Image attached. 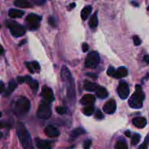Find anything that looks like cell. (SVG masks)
<instances>
[{"mask_svg":"<svg viewBox=\"0 0 149 149\" xmlns=\"http://www.w3.org/2000/svg\"><path fill=\"white\" fill-rule=\"evenodd\" d=\"M17 135L24 149H35L29 131L21 122L17 124Z\"/></svg>","mask_w":149,"mask_h":149,"instance_id":"6da1fadb","label":"cell"},{"mask_svg":"<svg viewBox=\"0 0 149 149\" xmlns=\"http://www.w3.org/2000/svg\"><path fill=\"white\" fill-rule=\"evenodd\" d=\"M31 108V103L29 99L25 97H20L16 100L15 104L14 112L19 118H23L29 113Z\"/></svg>","mask_w":149,"mask_h":149,"instance_id":"7a4b0ae2","label":"cell"},{"mask_svg":"<svg viewBox=\"0 0 149 149\" xmlns=\"http://www.w3.org/2000/svg\"><path fill=\"white\" fill-rule=\"evenodd\" d=\"M145 95L143 92L142 88L140 85L137 84L135 87V92L129 99V105L131 108L135 109H139L143 107Z\"/></svg>","mask_w":149,"mask_h":149,"instance_id":"3957f363","label":"cell"},{"mask_svg":"<svg viewBox=\"0 0 149 149\" xmlns=\"http://www.w3.org/2000/svg\"><path fill=\"white\" fill-rule=\"evenodd\" d=\"M61 77L63 81L67 83V90H68V95L71 99H73L75 97V89H74V83L71 77V72L68 69L66 66H63L61 70Z\"/></svg>","mask_w":149,"mask_h":149,"instance_id":"277c9868","label":"cell"},{"mask_svg":"<svg viewBox=\"0 0 149 149\" xmlns=\"http://www.w3.org/2000/svg\"><path fill=\"white\" fill-rule=\"evenodd\" d=\"M5 25L10 30V33H12V35L15 36V37H20V36L24 35L26 33V29H25L24 26L19 24L18 23L14 21V20H6Z\"/></svg>","mask_w":149,"mask_h":149,"instance_id":"5b68a950","label":"cell"},{"mask_svg":"<svg viewBox=\"0 0 149 149\" xmlns=\"http://www.w3.org/2000/svg\"><path fill=\"white\" fill-rule=\"evenodd\" d=\"M100 62V55L96 51H92L87 55L85 59V66L88 68H95Z\"/></svg>","mask_w":149,"mask_h":149,"instance_id":"8992f818","label":"cell"},{"mask_svg":"<svg viewBox=\"0 0 149 149\" xmlns=\"http://www.w3.org/2000/svg\"><path fill=\"white\" fill-rule=\"evenodd\" d=\"M51 114H52V110L49 103L42 101L39 105L36 112L37 117L41 119H47L50 117Z\"/></svg>","mask_w":149,"mask_h":149,"instance_id":"52a82bcc","label":"cell"},{"mask_svg":"<svg viewBox=\"0 0 149 149\" xmlns=\"http://www.w3.org/2000/svg\"><path fill=\"white\" fill-rule=\"evenodd\" d=\"M41 20H42V17L36 14L31 13L27 15L26 18V26L29 30H36L39 27Z\"/></svg>","mask_w":149,"mask_h":149,"instance_id":"ba28073f","label":"cell"},{"mask_svg":"<svg viewBox=\"0 0 149 149\" xmlns=\"http://www.w3.org/2000/svg\"><path fill=\"white\" fill-rule=\"evenodd\" d=\"M117 93L120 98L122 100L127 98L130 94V89L129 86L125 81H120L117 87Z\"/></svg>","mask_w":149,"mask_h":149,"instance_id":"9c48e42d","label":"cell"},{"mask_svg":"<svg viewBox=\"0 0 149 149\" xmlns=\"http://www.w3.org/2000/svg\"><path fill=\"white\" fill-rule=\"evenodd\" d=\"M42 97L44 99L43 101L46 102L47 103H50L54 101L55 100V96H54L53 92L49 87L47 86H44L42 89Z\"/></svg>","mask_w":149,"mask_h":149,"instance_id":"30bf717a","label":"cell"},{"mask_svg":"<svg viewBox=\"0 0 149 149\" xmlns=\"http://www.w3.org/2000/svg\"><path fill=\"white\" fill-rule=\"evenodd\" d=\"M103 111L107 114H112L116 110V101L113 99L108 100L104 104L103 107Z\"/></svg>","mask_w":149,"mask_h":149,"instance_id":"8fae6325","label":"cell"},{"mask_svg":"<svg viewBox=\"0 0 149 149\" xmlns=\"http://www.w3.org/2000/svg\"><path fill=\"white\" fill-rule=\"evenodd\" d=\"M44 132H45V135H47V136H48L49 138H57V137H58L60 135V130L58 129V128H56L55 127L52 126V125H48V126H47L45 128V130H44Z\"/></svg>","mask_w":149,"mask_h":149,"instance_id":"7c38bea8","label":"cell"},{"mask_svg":"<svg viewBox=\"0 0 149 149\" xmlns=\"http://www.w3.org/2000/svg\"><path fill=\"white\" fill-rule=\"evenodd\" d=\"M95 98V96L92 94H87L84 95L81 99V103L84 106H93V104L94 103Z\"/></svg>","mask_w":149,"mask_h":149,"instance_id":"4fadbf2b","label":"cell"},{"mask_svg":"<svg viewBox=\"0 0 149 149\" xmlns=\"http://www.w3.org/2000/svg\"><path fill=\"white\" fill-rule=\"evenodd\" d=\"M132 123L135 125L136 127L140 128V129H143L147 125V121L146 118L141 117V116H138L132 119Z\"/></svg>","mask_w":149,"mask_h":149,"instance_id":"5bb4252c","label":"cell"},{"mask_svg":"<svg viewBox=\"0 0 149 149\" xmlns=\"http://www.w3.org/2000/svg\"><path fill=\"white\" fill-rule=\"evenodd\" d=\"M35 144L39 149H52L50 143L39 138L35 139Z\"/></svg>","mask_w":149,"mask_h":149,"instance_id":"9a60e30c","label":"cell"},{"mask_svg":"<svg viewBox=\"0 0 149 149\" xmlns=\"http://www.w3.org/2000/svg\"><path fill=\"white\" fill-rule=\"evenodd\" d=\"M100 86L97 84L96 83L91 82L89 81H85L84 84V87L87 91L88 92H97V90L100 88Z\"/></svg>","mask_w":149,"mask_h":149,"instance_id":"2e32d148","label":"cell"},{"mask_svg":"<svg viewBox=\"0 0 149 149\" xmlns=\"http://www.w3.org/2000/svg\"><path fill=\"white\" fill-rule=\"evenodd\" d=\"M128 74V71L125 67H119L116 71H115L114 74H113V77L116 79H120L122 78V77H127Z\"/></svg>","mask_w":149,"mask_h":149,"instance_id":"e0dca14e","label":"cell"},{"mask_svg":"<svg viewBox=\"0 0 149 149\" xmlns=\"http://www.w3.org/2000/svg\"><path fill=\"white\" fill-rule=\"evenodd\" d=\"M25 78H26V82L30 86L31 90H33V91H36L38 90V87H39V84H38L37 81L36 80L33 79L29 76H26V77H25Z\"/></svg>","mask_w":149,"mask_h":149,"instance_id":"ac0fdd59","label":"cell"},{"mask_svg":"<svg viewBox=\"0 0 149 149\" xmlns=\"http://www.w3.org/2000/svg\"><path fill=\"white\" fill-rule=\"evenodd\" d=\"M9 16L12 18H20L24 15V12L17 9H10L8 13Z\"/></svg>","mask_w":149,"mask_h":149,"instance_id":"d6986e66","label":"cell"},{"mask_svg":"<svg viewBox=\"0 0 149 149\" xmlns=\"http://www.w3.org/2000/svg\"><path fill=\"white\" fill-rule=\"evenodd\" d=\"M16 87H17V83H16V81H15V80H11V81L9 82L7 89H5L4 95L7 96L10 94H11V93L15 90Z\"/></svg>","mask_w":149,"mask_h":149,"instance_id":"ffe728a7","label":"cell"},{"mask_svg":"<svg viewBox=\"0 0 149 149\" xmlns=\"http://www.w3.org/2000/svg\"><path fill=\"white\" fill-rule=\"evenodd\" d=\"M15 5L21 8H29L32 7V4L29 1L26 0H17L14 2Z\"/></svg>","mask_w":149,"mask_h":149,"instance_id":"44dd1931","label":"cell"},{"mask_svg":"<svg viewBox=\"0 0 149 149\" xmlns=\"http://www.w3.org/2000/svg\"><path fill=\"white\" fill-rule=\"evenodd\" d=\"M92 13V7L90 5L86 6L82 9L81 12V17L83 20H85L87 19V17L90 16V15Z\"/></svg>","mask_w":149,"mask_h":149,"instance_id":"7402d4cb","label":"cell"},{"mask_svg":"<svg viewBox=\"0 0 149 149\" xmlns=\"http://www.w3.org/2000/svg\"><path fill=\"white\" fill-rule=\"evenodd\" d=\"M96 95H97V97L100 99L106 98V97H108L109 95V93H108V91L106 90V88L103 87H100V88L97 90V91L96 92Z\"/></svg>","mask_w":149,"mask_h":149,"instance_id":"603a6c76","label":"cell"},{"mask_svg":"<svg viewBox=\"0 0 149 149\" xmlns=\"http://www.w3.org/2000/svg\"><path fill=\"white\" fill-rule=\"evenodd\" d=\"M97 23H98V20H97V13H95L90 18V20H89V26H90V27L91 29H95V28L97 27Z\"/></svg>","mask_w":149,"mask_h":149,"instance_id":"cb8c5ba5","label":"cell"},{"mask_svg":"<svg viewBox=\"0 0 149 149\" xmlns=\"http://www.w3.org/2000/svg\"><path fill=\"white\" fill-rule=\"evenodd\" d=\"M85 132H86L85 130H84L82 127L76 128V129H74V130L71 132V138H77V137L79 136V135L84 134Z\"/></svg>","mask_w":149,"mask_h":149,"instance_id":"d4e9b609","label":"cell"},{"mask_svg":"<svg viewBox=\"0 0 149 149\" xmlns=\"http://www.w3.org/2000/svg\"><path fill=\"white\" fill-rule=\"evenodd\" d=\"M94 106H87L83 109L82 112L86 116H91L94 113Z\"/></svg>","mask_w":149,"mask_h":149,"instance_id":"484cf974","label":"cell"},{"mask_svg":"<svg viewBox=\"0 0 149 149\" xmlns=\"http://www.w3.org/2000/svg\"><path fill=\"white\" fill-rule=\"evenodd\" d=\"M115 148L116 149H127V145L123 140H119L116 142Z\"/></svg>","mask_w":149,"mask_h":149,"instance_id":"4316f807","label":"cell"},{"mask_svg":"<svg viewBox=\"0 0 149 149\" xmlns=\"http://www.w3.org/2000/svg\"><path fill=\"white\" fill-rule=\"evenodd\" d=\"M140 140H141V135L138 133L134 134V135L132 138V140H131V143L133 146H136L140 142Z\"/></svg>","mask_w":149,"mask_h":149,"instance_id":"83f0119b","label":"cell"},{"mask_svg":"<svg viewBox=\"0 0 149 149\" xmlns=\"http://www.w3.org/2000/svg\"><path fill=\"white\" fill-rule=\"evenodd\" d=\"M56 111L59 114L63 115L66 113V108L63 107V106H58L56 108Z\"/></svg>","mask_w":149,"mask_h":149,"instance_id":"f1b7e54d","label":"cell"},{"mask_svg":"<svg viewBox=\"0 0 149 149\" xmlns=\"http://www.w3.org/2000/svg\"><path fill=\"white\" fill-rule=\"evenodd\" d=\"M149 143V135L147 136V138L145 139V141L143 142V143L140 146L139 149H148Z\"/></svg>","mask_w":149,"mask_h":149,"instance_id":"f546056e","label":"cell"},{"mask_svg":"<svg viewBox=\"0 0 149 149\" xmlns=\"http://www.w3.org/2000/svg\"><path fill=\"white\" fill-rule=\"evenodd\" d=\"M92 141L91 140H86L83 143V148L84 149H90V146H91Z\"/></svg>","mask_w":149,"mask_h":149,"instance_id":"4dcf8cb0","label":"cell"},{"mask_svg":"<svg viewBox=\"0 0 149 149\" xmlns=\"http://www.w3.org/2000/svg\"><path fill=\"white\" fill-rule=\"evenodd\" d=\"M132 39H133V42H134V44H135V45L138 46V45H141V39H140L139 36H134L133 38H132Z\"/></svg>","mask_w":149,"mask_h":149,"instance_id":"1f68e13d","label":"cell"},{"mask_svg":"<svg viewBox=\"0 0 149 149\" xmlns=\"http://www.w3.org/2000/svg\"><path fill=\"white\" fill-rule=\"evenodd\" d=\"M115 71H116L115 68H113V67L110 66V67H109V68H108V70H107V74L109 76H111V77H113V74H114V73H115Z\"/></svg>","mask_w":149,"mask_h":149,"instance_id":"d6a6232c","label":"cell"},{"mask_svg":"<svg viewBox=\"0 0 149 149\" xmlns=\"http://www.w3.org/2000/svg\"><path fill=\"white\" fill-rule=\"evenodd\" d=\"M95 116L96 119H102L103 118V114L101 112V111L97 110L96 111L95 113Z\"/></svg>","mask_w":149,"mask_h":149,"instance_id":"836d02e7","label":"cell"},{"mask_svg":"<svg viewBox=\"0 0 149 149\" xmlns=\"http://www.w3.org/2000/svg\"><path fill=\"white\" fill-rule=\"evenodd\" d=\"M48 23H49V24L51 26H53V27H55V26H56V23H55V18H54L53 17H52V16H50V17H49V19H48Z\"/></svg>","mask_w":149,"mask_h":149,"instance_id":"e575fe53","label":"cell"},{"mask_svg":"<svg viewBox=\"0 0 149 149\" xmlns=\"http://www.w3.org/2000/svg\"><path fill=\"white\" fill-rule=\"evenodd\" d=\"M26 67L28 68V69H29V71H30V73H31V74H33L34 73V71H33V65H32V63H29V62H26Z\"/></svg>","mask_w":149,"mask_h":149,"instance_id":"d590c367","label":"cell"},{"mask_svg":"<svg viewBox=\"0 0 149 149\" xmlns=\"http://www.w3.org/2000/svg\"><path fill=\"white\" fill-rule=\"evenodd\" d=\"M32 65H33V68L34 70H39L40 69V65L36 61H33V62L31 63Z\"/></svg>","mask_w":149,"mask_h":149,"instance_id":"8d00e7d4","label":"cell"},{"mask_svg":"<svg viewBox=\"0 0 149 149\" xmlns=\"http://www.w3.org/2000/svg\"><path fill=\"white\" fill-rule=\"evenodd\" d=\"M33 2L37 5H42L45 3V0H33Z\"/></svg>","mask_w":149,"mask_h":149,"instance_id":"74e56055","label":"cell"},{"mask_svg":"<svg viewBox=\"0 0 149 149\" xmlns=\"http://www.w3.org/2000/svg\"><path fill=\"white\" fill-rule=\"evenodd\" d=\"M17 82L20 83V84H22L23 82H26V78L23 77H18L17 78Z\"/></svg>","mask_w":149,"mask_h":149,"instance_id":"f35d334b","label":"cell"},{"mask_svg":"<svg viewBox=\"0 0 149 149\" xmlns=\"http://www.w3.org/2000/svg\"><path fill=\"white\" fill-rule=\"evenodd\" d=\"M89 49V45L87 43H84L82 45V50L84 52H86Z\"/></svg>","mask_w":149,"mask_h":149,"instance_id":"ab89813d","label":"cell"},{"mask_svg":"<svg viewBox=\"0 0 149 149\" xmlns=\"http://www.w3.org/2000/svg\"><path fill=\"white\" fill-rule=\"evenodd\" d=\"M5 89H6V88H4V83H3L2 81H1V90H0V92H1V93H4V91H5Z\"/></svg>","mask_w":149,"mask_h":149,"instance_id":"60d3db41","label":"cell"},{"mask_svg":"<svg viewBox=\"0 0 149 149\" xmlns=\"http://www.w3.org/2000/svg\"><path fill=\"white\" fill-rule=\"evenodd\" d=\"M76 7V4L75 3H71V4H70L69 5H68V10H72V9H74V7Z\"/></svg>","mask_w":149,"mask_h":149,"instance_id":"b9f144b4","label":"cell"},{"mask_svg":"<svg viewBox=\"0 0 149 149\" xmlns=\"http://www.w3.org/2000/svg\"><path fill=\"white\" fill-rule=\"evenodd\" d=\"M87 76L92 77V78L97 79V76H96V74H90V73H89V74H87Z\"/></svg>","mask_w":149,"mask_h":149,"instance_id":"7bdbcfd3","label":"cell"},{"mask_svg":"<svg viewBox=\"0 0 149 149\" xmlns=\"http://www.w3.org/2000/svg\"><path fill=\"white\" fill-rule=\"evenodd\" d=\"M144 61H145L146 63H149V56L148 55H146V56L144 57Z\"/></svg>","mask_w":149,"mask_h":149,"instance_id":"ee69618b","label":"cell"},{"mask_svg":"<svg viewBox=\"0 0 149 149\" xmlns=\"http://www.w3.org/2000/svg\"><path fill=\"white\" fill-rule=\"evenodd\" d=\"M125 135H126L127 137H128V138H130V131H126V132H125Z\"/></svg>","mask_w":149,"mask_h":149,"instance_id":"f6af8a7d","label":"cell"},{"mask_svg":"<svg viewBox=\"0 0 149 149\" xmlns=\"http://www.w3.org/2000/svg\"><path fill=\"white\" fill-rule=\"evenodd\" d=\"M3 53V47H1V54Z\"/></svg>","mask_w":149,"mask_h":149,"instance_id":"bcb514c9","label":"cell"},{"mask_svg":"<svg viewBox=\"0 0 149 149\" xmlns=\"http://www.w3.org/2000/svg\"><path fill=\"white\" fill-rule=\"evenodd\" d=\"M148 10L149 11V5H148Z\"/></svg>","mask_w":149,"mask_h":149,"instance_id":"7dc6e473","label":"cell"}]
</instances>
